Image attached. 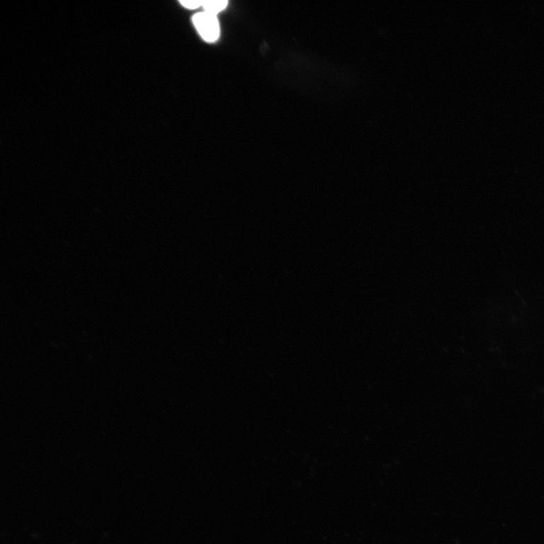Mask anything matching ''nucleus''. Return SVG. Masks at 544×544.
I'll return each instance as SVG.
<instances>
[{"instance_id":"nucleus-1","label":"nucleus","mask_w":544,"mask_h":544,"mask_svg":"<svg viewBox=\"0 0 544 544\" xmlns=\"http://www.w3.org/2000/svg\"><path fill=\"white\" fill-rule=\"evenodd\" d=\"M193 22L204 40L212 42L219 39L220 28L217 16L204 11L193 17Z\"/></svg>"},{"instance_id":"nucleus-2","label":"nucleus","mask_w":544,"mask_h":544,"mask_svg":"<svg viewBox=\"0 0 544 544\" xmlns=\"http://www.w3.org/2000/svg\"><path fill=\"white\" fill-rule=\"evenodd\" d=\"M227 5L228 1L221 0V1H203L202 6L207 13L217 16L226 8Z\"/></svg>"},{"instance_id":"nucleus-3","label":"nucleus","mask_w":544,"mask_h":544,"mask_svg":"<svg viewBox=\"0 0 544 544\" xmlns=\"http://www.w3.org/2000/svg\"><path fill=\"white\" fill-rule=\"evenodd\" d=\"M203 1H180V4L188 9H196L203 6Z\"/></svg>"}]
</instances>
